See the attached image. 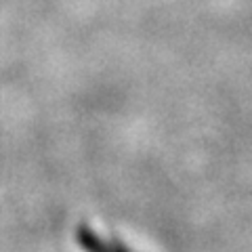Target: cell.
<instances>
[{
    "instance_id": "obj_1",
    "label": "cell",
    "mask_w": 252,
    "mask_h": 252,
    "mask_svg": "<svg viewBox=\"0 0 252 252\" xmlns=\"http://www.w3.org/2000/svg\"><path fill=\"white\" fill-rule=\"evenodd\" d=\"M76 242L84 252H130L116 240H105L99 233H94L91 227L80 225L76 229Z\"/></svg>"
}]
</instances>
